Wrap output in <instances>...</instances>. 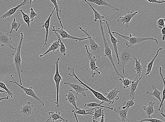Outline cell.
<instances>
[{"mask_svg":"<svg viewBox=\"0 0 165 122\" xmlns=\"http://www.w3.org/2000/svg\"><path fill=\"white\" fill-rule=\"evenodd\" d=\"M155 102L152 101H148V104L147 106H143V109L145 112L147 116H148V118H151L150 116L152 114L155 113V111L154 108Z\"/></svg>","mask_w":165,"mask_h":122,"instance_id":"25","label":"cell"},{"mask_svg":"<svg viewBox=\"0 0 165 122\" xmlns=\"http://www.w3.org/2000/svg\"><path fill=\"white\" fill-rule=\"evenodd\" d=\"M0 88L5 90L7 93L8 94V96H10L12 99L13 98V94L11 91L6 86L5 84L4 83L2 82H0Z\"/></svg>","mask_w":165,"mask_h":122,"instance_id":"37","label":"cell"},{"mask_svg":"<svg viewBox=\"0 0 165 122\" xmlns=\"http://www.w3.org/2000/svg\"><path fill=\"white\" fill-rule=\"evenodd\" d=\"M30 13L29 15V18L30 22H32L34 21V18L36 16H38V14L34 11L33 8H31L30 9Z\"/></svg>","mask_w":165,"mask_h":122,"instance_id":"42","label":"cell"},{"mask_svg":"<svg viewBox=\"0 0 165 122\" xmlns=\"http://www.w3.org/2000/svg\"><path fill=\"white\" fill-rule=\"evenodd\" d=\"M52 27L53 29H52V31H55L59 34L61 40H64V39H70V40H75L76 41V42H77V41H79V42H81L82 41L88 40L89 38L88 37H87L83 38L77 37H76L70 35L69 34L67 33L66 31L64 29L59 28H58L57 29H55V26H53Z\"/></svg>","mask_w":165,"mask_h":122,"instance_id":"8","label":"cell"},{"mask_svg":"<svg viewBox=\"0 0 165 122\" xmlns=\"http://www.w3.org/2000/svg\"><path fill=\"white\" fill-rule=\"evenodd\" d=\"M33 106L29 101L24 104L20 108L19 113L25 117L33 115L34 112L33 110Z\"/></svg>","mask_w":165,"mask_h":122,"instance_id":"16","label":"cell"},{"mask_svg":"<svg viewBox=\"0 0 165 122\" xmlns=\"http://www.w3.org/2000/svg\"><path fill=\"white\" fill-rule=\"evenodd\" d=\"M138 13V12L135 11L132 13V11H128L127 13L125 14L124 16L120 17L117 19L118 22L121 25L125 24L126 26L128 27L129 24L132 18Z\"/></svg>","mask_w":165,"mask_h":122,"instance_id":"11","label":"cell"},{"mask_svg":"<svg viewBox=\"0 0 165 122\" xmlns=\"http://www.w3.org/2000/svg\"><path fill=\"white\" fill-rule=\"evenodd\" d=\"M50 120H48L47 119V120H46V121H45V122H50Z\"/></svg>","mask_w":165,"mask_h":122,"instance_id":"52","label":"cell"},{"mask_svg":"<svg viewBox=\"0 0 165 122\" xmlns=\"http://www.w3.org/2000/svg\"><path fill=\"white\" fill-rule=\"evenodd\" d=\"M84 2H86L87 4H88L89 5V6L91 7V8L93 11L94 16V22H96L98 21V20H99V21H101L102 22L105 23L104 22H105L106 20L104 17L101 15V14L98 13V11L96 10L95 9H94L93 7L90 4L89 2H87L86 0H85Z\"/></svg>","mask_w":165,"mask_h":122,"instance_id":"27","label":"cell"},{"mask_svg":"<svg viewBox=\"0 0 165 122\" xmlns=\"http://www.w3.org/2000/svg\"><path fill=\"white\" fill-rule=\"evenodd\" d=\"M164 122L163 121L157 119L150 118H145L143 119L140 121H138L137 122Z\"/></svg>","mask_w":165,"mask_h":122,"instance_id":"40","label":"cell"},{"mask_svg":"<svg viewBox=\"0 0 165 122\" xmlns=\"http://www.w3.org/2000/svg\"><path fill=\"white\" fill-rule=\"evenodd\" d=\"M55 11V9L54 8L52 13L50 14L49 17H48V18L47 19V20L44 23H40L39 24L40 25H41V26H42V28H45V29L46 31L45 41L44 44V45H43V47H45L46 45H47L48 37V35H49L50 19L51 18H52L53 13H54Z\"/></svg>","mask_w":165,"mask_h":122,"instance_id":"18","label":"cell"},{"mask_svg":"<svg viewBox=\"0 0 165 122\" xmlns=\"http://www.w3.org/2000/svg\"><path fill=\"white\" fill-rule=\"evenodd\" d=\"M21 39L18 45L16 48V53H13L14 57V63L16 68L17 73L18 76L19 81H20V85L22 86V83L21 74L22 73L23 70L22 67V59L21 57V50L23 40V33H21Z\"/></svg>","mask_w":165,"mask_h":122,"instance_id":"2","label":"cell"},{"mask_svg":"<svg viewBox=\"0 0 165 122\" xmlns=\"http://www.w3.org/2000/svg\"><path fill=\"white\" fill-rule=\"evenodd\" d=\"M120 81L122 82L123 85V88L124 89H127L129 87L130 85L132 84L133 81H131L128 78H120L119 79Z\"/></svg>","mask_w":165,"mask_h":122,"instance_id":"35","label":"cell"},{"mask_svg":"<svg viewBox=\"0 0 165 122\" xmlns=\"http://www.w3.org/2000/svg\"><path fill=\"white\" fill-rule=\"evenodd\" d=\"M10 77H12V79H13L14 81H10L9 82V83H12L18 85V86L23 90V91L25 92V96H28L32 97L35 100H36L40 102L42 104V105L43 106H45V104L41 100L39 97H38L37 94H36L35 91L33 89L32 87H30L29 88H26L23 86H21V85L18 84V83L14 79L13 77V75H11Z\"/></svg>","mask_w":165,"mask_h":122,"instance_id":"9","label":"cell"},{"mask_svg":"<svg viewBox=\"0 0 165 122\" xmlns=\"http://www.w3.org/2000/svg\"><path fill=\"white\" fill-rule=\"evenodd\" d=\"M103 108L100 107H98L94 108L95 111L94 112L91 111L92 113L93 114L92 117V121L93 122H97L98 119L102 116Z\"/></svg>","mask_w":165,"mask_h":122,"instance_id":"30","label":"cell"},{"mask_svg":"<svg viewBox=\"0 0 165 122\" xmlns=\"http://www.w3.org/2000/svg\"><path fill=\"white\" fill-rule=\"evenodd\" d=\"M33 1H28V0H24L23 2H21L18 5L15 7L13 8L10 9L8 11L4 14L1 17V18H10L15 14L16 12L19 8L21 7L26 5H31Z\"/></svg>","mask_w":165,"mask_h":122,"instance_id":"15","label":"cell"},{"mask_svg":"<svg viewBox=\"0 0 165 122\" xmlns=\"http://www.w3.org/2000/svg\"><path fill=\"white\" fill-rule=\"evenodd\" d=\"M99 22L100 24V27L101 29V32L102 37L103 43L104 47V53H105V57H108L109 60L111 63L112 65L113 68L114 70H115L116 73L119 76L122 77V79L124 78V77L122 75H121L116 68L115 64V62H114L113 58L112 56V50L111 48L108 45L107 40L106 38L105 32H104V29L103 28V24H105L104 23L100 21H99Z\"/></svg>","mask_w":165,"mask_h":122,"instance_id":"3","label":"cell"},{"mask_svg":"<svg viewBox=\"0 0 165 122\" xmlns=\"http://www.w3.org/2000/svg\"><path fill=\"white\" fill-rule=\"evenodd\" d=\"M152 87L154 90L153 92H151L149 91H147L146 92V94L149 95L150 96H154L155 98L158 100L161 103L162 99L161 97H160V95L162 94V92H159L157 89V88L154 85H152Z\"/></svg>","mask_w":165,"mask_h":122,"instance_id":"29","label":"cell"},{"mask_svg":"<svg viewBox=\"0 0 165 122\" xmlns=\"http://www.w3.org/2000/svg\"><path fill=\"white\" fill-rule=\"evenodd\" d=\"M148 2H149L150 3L157 4H162L165 3V1H157L156 0H147Z\"/></svg>","mask_w":165,"mask_h":122,"instance_id":"43","label":"cell"},{"mask_svg":"<svg viewBox=\"0 0 165 122\" xmlns=\"http://www.w3.org/2000/svg\"><path fill=\"white\" fill-rule=\"evenodd\" d=\"M79 29L82 32L89 37L88 39L91 54L93 55L94 57L96 58H97L99 59H100V57L103 55V49L100 46H99L98 44L96 43L90 35L87 32L86 30H84L81 27H79Z\"/></svg>","mask_w":165,"mask_h":122,"instance_id":"6","label":"cell"},{"mask_svg":"<svg viewBox=\"0 0 165 122\" xmlns=\"http://www.w3.org/2000/svg\"><path fill=\"white\" fill-rule=\"evenodd\" d=\"M119 59L120 68H122L123 73L125 74V65L128 64L133 58L135 57L134 53V48L133 46L127 47L121 51L119 53Z\"/></svg>","mask_w":165,"mask_h":122,"instance_id":"1","label":"cell"},{"mask_svg":"<svg viewBox=\"0 0 165 122\" xmlns=\"http://www.w3.org/2000/svg\"><path fill=\"white\" fill-rule=\"evenodd\" d=\"M162 68L161 67H159V74L160 76V77L162 78V79L163 81L164 86H165V78L163 76V75L162 74Z\"/></svg>","mask_w":165,"mask_h":122,"instance_id":"45","label":"cell"},{"mask_svg":"<svg viewBox=\"0 0 165 122\" xmlns=\"http://www.w3.org/2000/svg\"><path fill=\"white\" fill-rule=\"evenodd\" d=\"M60 114V111H57L55 112H49L48 113L49 118L48 120H52L53 122H54L60 119L63 122H68L67 120L62 118Z\"/></svg>","mask_w":165,"mask_h":122,"instance_id":"23","label":"cell"},{"mask_svg":"<svg viewBox=\"0 0 165 122\" xmlns=\"http://www.w3.org/2000/svg\"><path fill=\"white\" fill-rule=\"evenodd\" d=\"M64 84L65 85L72 88L73 89L77 94H81L84 97L86 96V91H88V89H84L81 86V84L76 83H69L64 82Z\"/></svg>","mask_w":165,"mask_h":122,"instance_id":"17","label":"cell"},{"mask_svg":"<svg viewBox=\"0 0 165 122\" xmlns=\"http://www.w3.org/2000/svg\"><path fill=\"white\" fill-rule=\"evenodd\" d=\"M60 122H63L61 120H60Z\"/></svg>","mask_w":165,"mask_h":122,"instance_id":"53","label":"cell"},{"mask_svg":"<svg viewBox=\"0 0 165 122\" xmlns=\"http://www.w3.org/2000/svg\"><path fill=\"white\" fill-rule=\"evenodd\" d=\"M85 47L86 48L87 57H88L90 61V69L91 70L92 77L93 78L96 74L95 73H94V71L98 72V74L99 75L101 74V73L99 71V68L97 66H96V57H94V56H92L91 53L89 52L88 47H87V45H85Z\"/></svg>","mask_w":165,"mask_h":122,"instance_id":"10","label":"cell"},{"mask_svg":"<svg viewBox=\"0 0 165 122\" xmlns=\"http://www.w3.org/2000/svg\"><path fill=\"white\" fill-rule=\"evenodd\" d=\"M112 34H116L124 40L127 41L126 45L128 47H131L133 45H137L142 43L144 41H155L157 44L158 43V41L157 39L153 38H143L140 37H136L133 36L132 33H130L129 36L122 35V34L118 33L116 32H112L111 33Z\"/></svg>","mask_w":165,"mask_h":122,"instance_id":"4","label":"cell"},{"mask_svg":"<svg viewBox=\"0 0 165 122\" xmlns=\"http://www.w3.org/2000/svg\"><path fill=\"white\" fill-rule=\"evenodd\" d=\"M9 96H8L5 97H0V102L4 100H9Z\"/></svg>","mask_w":165,"mask_h":122,"instance_id":"47","label":"cell"},{"mask_svg":"<svg viewBox=\"0 0 165 122\" xmlns=\"http://www.w3.org/2000/svg\"><path fill=\"white\" fill-rule=\"evenodd\" d=\"M0 93H5L7 94L6 92L3 91V90H1V89H0Z\"/></svg>","mask_w":165,"mask_h":122,"instance_id":"50","label":"cell"},{"mask_svg":"<svg viewBox=\"0 0 165 122\" xmlns=\"http://www.w3.org/2000/svg\"><path fill=\"white\" fill-rule=\"evenodd\" d=\"M165 35H162V40L163 41H164L165 40Z\"/></svg>","mask_w":165,"mask_h":122,"instance_id":"51","label":"cell"},{"mask_svg":"<svg viewBox=\"0 0 165 122\" xmlns=\"http://www.w3.org/2000/svg\"><path fill=\"white\" fill-rule=\"evenodd\" d=\"M60 58H57L56 60L55 64L56 65V70L55 75L54 77V80L56 88L57 91V99L56 101L54 102V104H56L57 107H59V92L60 84L61 81L62 80V77L60 74L59 69V65L58 63L59 61Z\"/></svg>","mask_w":165,"mask_h":122,"instance_id":"7","label":"cell"},{"mask_svg":"<svg viewBox=\"0 0 165 122\" xmlns=\"http://www.w3.org/2000/svg\"><path fill=\"white\" fill-rule=\"evenodd\" d=\"M120 92V91L117 89L114 88L112 89L108 93H105L106 96L105 97L108 100L114 102L115 100H118L120 99V97L118 95Z\"/></svg>","mask_w":165,"mask_h":122,"instance_id":"21","label":"cell"},{"mask_svg":"<svg viewBox=\"0 0 165 122\" xmlns=\"http://www.w3.org/2000/svg\"><path fill=\"white\" fill-rule=\"evenodd\" d=\"M130 109L129 108H126L121 110L120 107H119L114 109V111L117 113L120 117V122H126L127 120L129 122L127 118V116L128 112Z\"/></svg>","mask_w":165,"mask_h":122,"instance_id":"20","label":"cell"},{"mask_svg":"<svg viewBox=\"0 0 165 122\" xmlns=\"http://www.w3.org/2000/svg\"><path fill=\"white\" fill-rule=\"evenodd\" d=\"M78 94L73 90L70 89L69 90L67 94L65 95V100L67 101L68 103L71 104L73 106L76 110H78L79 108L77 107L76 101L78 99Z\"/></svg>","mask_w":165,"mask_h":122,"instance_id":"13","label":"cell"},{"mask_svg":"<svg viewBox=\"0 0 165 122\" xmlns=\"http://www.w3.org/2000/svg\"><path fill=\"white\" fill-rule=\"evenodd\" d=\"M104 121H105V114H104V111L103 110L102 116L101 120L99 122H104Z\"/></svg>","mask_w":165,"mask_h":122,"instance_id":"46","label":"cell"},{"mask_svg":"<svg viewBox=\"0 0 165 122\" xmlns=\"http://www.w3.org/2000/svg\"><path fill=\"white\" fill-rule=\"evenodd\" d=\"M161 33L162 35H165V28L164 27L161 29Z\"/></svg>","mask_w":165,"mask_h":122,"instance_id":"49","label":"cell"},{"mask_svg":"<svg viewBox=\"0 0 165 122\" xmlns=\"http://www.w3.org/2000/svg\"><path fill=\"white\" fill-rule=\"evenodd\" d=\"M60 47V43L59 40L54 41L48 49L43 54L40 55V57H42L50 52H55Z\"/></svg>","mask_w":165,"mask_h":122,"instance_id":"26","label":"cell"},{"mask_svg":"<svg viewBox=\"0 0 165 122\" xmlns=\"http://www.w3.org/2000/svg\"><path fill=\"white\" fill-rule=\"evenodd\" d=\"M165 19L163 18H161L157 22V25L159 29H162L165 27L164 22Z\"/></svg>","mask_w":165,"mask_h":122,"instance_id":"41","label":"cell"},{"mask_svg":"<svg viewBox=\"0 0 165 122\" xmlns=\"http://www.w3.org/2000/svg\"><path fill=\"white\" fill-rule=\"evenodd\" d=\"M135 59V65L134 70L136 72V73L134 75H136L135 79H139L140 77H142V72L144 71V67L141 64V59L138 57L137 58L135 57L134 58Z\"/></svg>","mask_w":165,"mask_h":122,"instance_id":"19","label":"cell"},{"mask_svg":"<svg viewBox=\"0 0 165 122\" xmlns=\"http://www.w3.org/2000/svg\"><path fill=\"white\" fill-rule=\"evenodd\" d=\"M163 49V47L159 48V49L157 51L156 55H155L154 57L152 58L151 60L150 61V62L148 63L147 65L144 67V68L145 67L147 68V72L145 75H148L151 72L155 61L160 51H162Z\"/></svg>","mask_w":165,"mask_h":122,"instance_id":"28","label":"cell"},{"mask_svg":"<svg viewBox=\"0 0 165 122\" xmlns=\"http://www.w3.org/2000/svg\"><path fill=\"white\" fill-rule=\"evenodd\" d=\"M19 11L21 13L23 16V20L27 24L29 28L30 27V21L29 18V15L28 14H26L24 13L22 9H20Z\"/></svg>","mask_w":165,"mask_h":122,"instance_id":"36","label":"cell"},{"mask_svg":"<svg viewBox=\"0 0 165 122\" xmlns=\"http://www.w3.org/2000/svg\"><path fill=\"white\" fill-rule=\"evenodd\" d=\"M50 2L53 4V5H54V8L55 9L56 12L57 19L58 20H59V21L61 26V29H63L64 28V27L63 26L62 23V22L61 21V18H60L59 15V13H61L62 11L59 9V6L58 5V4L57 3L56 1H55H55H54V0H51Z\"/></svg>","mask_w":165,"mask_h":122,"instance_id":"32","label":"cell"},{"mask_svg":"<svg viewBox=\"0 0 165 122\" xmlns=\"http://www.w3.org/2000/svg\"><path fill=\"white\" fill-rule=\"evenodd\" d=\"M9 32L3 33L0 31V44L2 47L7 46L12 49L16 50V48L13 47L12 45L13 42L11 38L9 36Z\"/></svg>","mask_w":165,"mask_h":122,"instance_id":"12","label":"cell"},{"mask_svg":"<svg viewBox=\"0 0 165 122\" xmlns=\"http://www.w3.org/2000/svg\"><path fill=\"white\" fill-rule=\"evenodd\" d=\"M53 32H54L56 35V36L57 37L58 40H59V41L60 43V53L64 56H65L66 55L67 49L66 47H65L64 43V42H62V40H61V39L59 35V34L55 31H54Z\"/></svg>","mask_w":165,"mask_h":122,"instance_id":"33","label":"cell"},{"mask_svg":"<svg viewBox=\"0 0 165 122\" xmlns=\"http://www.w3.org/2000/svg\"><path fill=\"white\" fill-rule=\"evenodd\" d=\"M135 104V103L134 101H133L132 100L125 101L124 103L123 104L122 109H125L126 108H130L131 107H132Z\"/></svg>","mask_w":165,"mask_h":122,"instance_id":"39","label":"cell"},{"mask_svg":"<svg viewBox=\"0 0 165 122\" xmlns=\"http://www.w3.org/2000/svg\"><path fill=\"white\" fill-rule=\"evenodd\" d=\"M11 29L10 31L9 32V33L11 34L14 30L16 31H18V29L21 26V24L19 22H17L15 18H14L13 21L11 23Z\"/></svg>","mask_w":165,"mask_h":122,"instance_id":"34","label":"cell"},{"mask_svg":"<svg viewBox=\"0 0 165 122\" xmlns=\"http://www.w3.org/2000/svg\"><path fill=\"white\" fill-rule=\"evenodd\" d=\"M164 104L162 105V106L161 107V108L160 109L158 108L157 111H155V112H159L160 113H161V115L163 117V118H165V114L164 113Z\"/></svg>","mask_w":165,"mask_h":122,"instance_id":"44","label":"cell"},{"mask_svg":"<svg viewBox=\"0 0 165 122\" xmlns=\"http://www.w3.org/2000/svg\"><path fill=\"white\" fill-rule=\"evenodd\" d=\"M104 22L106 23V25L107 26L108 28L107 31L109 36H110L111 42V43H112L114 52H115L116 57L118 61L117 64L119 65V53L117 44V43L120 42V41L118 40V39L115 38V37L112 34V33L110 30V26H109V24L108 22L105 20V22Z\"/></svg>","mask_w":165,"mask_h":122,"instance_id":"14","label":"cell"},{"mask_svg":"<svg viewBox=\"0 0 165 122\" xmlns=\"http://www.w3.org/2000/svg\"><path fill=\"white\" fill-rule=\"evenodd\" d=\"M67 69L69 71V76H70L74 77L75 79L78 80L80 82L81 85H83V86L86 87L87 89H88V90H89V91L93 94L94 95V96H95L97 99L100 100L101 101H104L105 102H107V103H108L109 104H113L114 102L108 100L106 98L105 96H104V95L100 93V92L96 91H95V90L92 89L91 87H90L89 86H88V85L85 84H84L83 82H82L80 80L78 77H77L76 74H75L74 69V68L68 67L67 68Z\"/></svg>","mask_w":165,"mask_h":122,"instance_id":"5","label":"cell"},{"mask_svg":"<svg viewBox=\"0 0 165 122\" xmlns=\"http://www.w3.org/2000/svg\"><path fill=\"white\" fill-rule=\"evenodd\" d=\"M75 113L77 114L80 115L85 116L87 115H93V114L91 112H86L85 109H81L79 108L78 110L75 111L74 110Z\"/></svg>","mask_w":165,"mask_h":122,"instance_id":"38","label":"cell"},{"mask_svg":"<svg viewBox=\"0 0 165 122\" xmlns=\"http://www.w3.org/2000/svg\"><path fill=\"white\" fill-rule=\"evenodd\" d=\"M72 112H73V114H74V115L75 117V118H76V122H79L78 120V119H77V114L75 113V112H74V110H73L72 111Z\"/></svg>","mask_w":165,"mask_h":122,"instance_id":"48","label":"cell"},{"mask_svg":"<svg viewBox=\"0 0 165 122\" xmlns=\"http://www.w3.org/2000/svg\"></svg>","mask_w":165,"mask_h":122,"instance_id":"54","label":"cell"},{"mask_svg":"<svg viewBox=\"0 0 165 122\" xmlns=\"http://www.w3.org/2000/svg\"><path fill=\"white\" fill-rule=\"evenodd\" d=\"M142 77H140L139 79H135L133 81L132 86L130 88V91L129 94V97L131 100H133L135 99V92L136 90L138 83L142 79Z\"/></svg>","mask_w":165,"mask_h":122,"instance_id":"24","label":"cell"},{"mask_svg":"<svg viewBox=\"0 0 165 122\" xmlns=\"http://www.w3.org/2000/svg\"><path fill=\"white\" fill-rule=\"evenodd\" d=\"M87 2L95 4L98 6H102L108 7L113 11H119L120 10L118 8L111 5L110 3H108L104 0H94V1H87Z\"/></svg>","mask_w":165,"mask_h":122,"instance_id":"22","label":"cell"},{"mask_svg":"<svg viewBox=\"0 0 165 122\" xmlns=\"http://www.w3.org/2000/svg\"><path fill=\"white\" fill-rule=\"evenodd\" d=\"M104 103H105V102L104 101H101L100 103H96V102H91V103H84V107H85V109L87 108H89V107H94V108H96V107H102V108H108L111 110H113V107H106L102 105V104H103Z\"/></svg>","mask_w":165,"mask_h":122,"instance_id":"31","label":"cell"}]
</instances>
